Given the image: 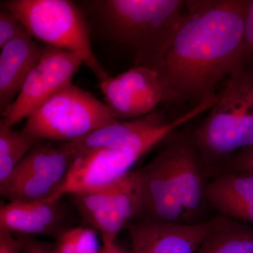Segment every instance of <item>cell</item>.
I'll list each match as a JSON object with an SVG mask.
<instances>
[{
	"label": "cell",
	"mask_w": 253,
	"mask_h": 253,
	"mask_svg": "<svg viewBox=\"0 0 253 253\" xmlns=\"http://www.w3.org/2000/svg\"><path fill=\"white\" fill-rule=\"evenodd\" d=\"M116 122L105 103L71 83L37 107L23 129L41 140L66 142Z\"/></svg>",
	"instance_id": "6"
},
{
	"label": "cell",
	"mask_w": 253,
	"mask_h": 253,
	"mask_svg": "<svg viewBox=\"0 0 253 253\" xmlns=\"http://www.w3.org/2000/svg\"><path fill=\"white\" fill-rule=\"evenodd\" d=\"M249 0L186 1L189 16L151 66L166 103L201 104L242 65Z\"/></svg>",
	"instance_id": "1"
},
{
	"label": "cell",
	"mask_w": 253,
	"mask_h": 253,
	"mask_svg": "<svg viewBox=\"0 0 253 253\" xmlns=\"http://www.w3.org/2000/svg\"><path fill=\"white\" fill-rule=\"evenodd\" d=\"M230 172L249 173L253 174V148L241 151L226 162L207 172L209 179L217 174Z\"/></svg>",
	"instance_id": "19"
},
{
	"label": "cell",
	"mask_w": 253,
	"mask_h": 253,
	"mask_svg": "<svg viewBox=\"0 0 253 253\" xmlns=\"http://www.w3.org/2000/svg\"><path fill=\"white\" fill-rule=\"evenodd\" d=\"M84 65L77 55L45 46L41 59L28 75L14 102L2 115L10 126L26 119L40 105L72 83L75 74Z\"/></svg>",
	"instance_id": "9"
},
{
	"label": "cell",
	"mask_w": 253,
	"mask_h": 253,
	"mask_svg": "<svg viewBox=\"0 0 253 253\" xmlns=\"http://www.w3.org/2000/svg\"><path fill=\"white\" fill-rule=\"evenodd\" d=\"M64 197L49 201H18L1 204L0 230L13 234L42 236L56 240L75 226L78 214Z\"/></svg>",
	"instance_id": "12"
},
{
	"label": "cell",
	"mask_w": 253,
	"mask_h": 253,
	"mask_svg": "<svg viewBox=\"0 0 253 253\" xmlns=\"http://www.w3.org/2000/svg\"><path fill=\"white\" fill-rule=\"evenodd\" d=\"M101 249L94 229L75 226L55 240L53 253H99Z\"/></svg>",
	"instance_id": "18"
},
{
	"label": "cell",
	"mask_w": 253,
	"mask_h": 253,
	"mask_svg": "<svg viewBox=\"0 0 253 253\" xmlns=\"http://www.w3.org/2000/svg\"><path fill=\"white\" fill-rule=\"evenodd\" d=\"M217 216L196 253H253V226Z\"/></svg>",
	"instance_id": "16"
},
{
	"label": "cell",
	"mask_w": 253,
	"mask_h": 253,
	"mask_svg": "<svg viewBox=\"0 0 253 253\" xmlns=\"http://www.w3.org/2000/svg\"><path fill=\"white\" fill-rule=\"evenodd\" d=\"M217 219L216 215L193 224L132 219L126 227L131 253H196Z\"/></svg>",
	"instance_id": "13"
},
{
	"label": "cell",
	"mask_w": 253,
	"mask_h": 253,
	"mask_svg": "<svg viewBox=\"0 0 253 253\" xmlns=\"http://www.w3.org/2000/svg\"><path fill=\"white\" fill-rule=\"evenodd\" d=\"M115 246H116V245H115ZM114 246H113L112 249H106V248L103 247L99 253H112Z\"/></svg>",
	"instance_id": "24"
},
{
	"label": "cell",
	"mask_w": 253,
	"mask_h": 253,
	"mask_svg": "<svg viewBox=\"0 0 253 253\" xmlns=\"http://www.w3.org/2000/svg\"><path fill=\"white\" fill-rule=\"evenodd\" d=\"M90 35L132 56L134 66L151 68L189 13L183 0L77 1ZM98 37V38H99Z\"/></svg>",
	"instance_id": "3"
},
{
	"label": "cell",
	"mask_w": 253,
	"mask_h": 253,
	"mask_svg": "<svg viewBox=\"0 0 253 253\" xmlns=\"http://www.w3.org/2000/svg\"><path fill=\"white\" fill-rule=\"evenodd\" d=\"M21 245L22 253H53L54 243L45 242L36 236L14 234Z\"/></svg>",
	"instance_id": "22"
},
{
	"label": "cell",
	"mask_w": 253,
	"mask_h": 253,
	"mask_svg": "<svg viewBox=\"0 0 253 253\" xmlns=\"http://www.w3.org/2000/svg\"><path fill=\"white\" fill-rule=\"evenodd\" d=\"M4 119L0 121V184L41 139L23 130L14 129Z\"/></svg>",
	"instance_id": "17"
},
{
	"label": "cell",
	"mask_w": 253,
	"mask_h": 253,
	"mask_svg": "<svg viewBox=\"0 0 253 253\" xmlns=\"http://www.w3.org/2000/svg\"><path fill=\"white\" fill-rule=\"evenodd\" d=\"M0 253H22L21 243L12 233L0 230Z\"/></svg>",
	"instance_id": "23"
},
{
	"label": "cell",
	"mask_w": 253,
	"mask_h": 253,
	"mask_svg": "<svg viewBox=\"0 0 253 253\" xmlns=\"http://www.w3.org/2000/svg\"><path fill=\"white\" fill-rule=\"evenodd\" d=\"M1 6L16 15L36 41L77 55L99 83L109 77L94 54L87 21L76 1L7 0Z\"/></svg>",
	"instance_id": "5"
},
{
	"label": "cell",
	"mask_w": 253,
	"mask_h": 253,
	"mask_svg": "<svg viewBox=\"0 0 253 253\" xmlns=\"http://www.w3.org/2000/svg\"><path fill=\"white\" fill-rule=\"evenodd\" d=\"M253 63V0H249L245 18L242 66L249 68Z\"/></svg>",
	"instance_id": "21"
},
{
	"label": "cell",
	"mask_w": 253,
	"mask_h": 253,
	"mask_svg": "<svg viewBox=\"0 0 253 253\" xmlns=\"http://www.w3.org/2000/svg\"><path fill=\"white\" fill-rule=\"evenodd\" d=\"M44 46L37 42L26 29L1 48L0 112L2 116L14 102L28 75L36 66Z\"/></svg>",
	"instance_id": "14"
},
{
	"label": "cell",
	"mask_w": 253,
	"mask_h": 253,
	"mask_svg": "<svg viewBox=\"0 0 253 253\" xmlns=\"http://www.w3.org/2000/svg\"><path fill=\"white\" fill-rule=\"evenodd\" d=\"M218 94L191 134L206 172L253 148V70L238 66Z\"/></svg>",
	"instance_id": "4"
},
{
	"label": "cell",
	"mask_w": 253,
	"mask_h": 253,
	"mask_svg": "<svg viewBox=\"0 0 253 253\" xmlns=\"http://www.w3.org/2000/svg\"><path fill=\"white\" fill-rule=\"evenodd\" d=\"M26 28L16 15L1 6L0 9V49L12 41Z\"/></svg>",
	"instance_id": "20"
},
{
	"label": "cell",
	"mask_w": 253,
	"mask_h": 253,
	"mask_svg": "<svg viewBox=\"0 0 253 253\" xmlns=\"http://www.w3.org/2000/svg\"><path fill=\"white\" fill-rule=\"evenodd\" d=\"M112 253H126L124 251H123L122 250L120 249L117 246H114V249H113Z\"/></svg>",
	"instance_id": "25"
},
{
	"label": "cell",
	"mask_w": 253,
	"mask_h": 253,
	"mask_svg": "<svg viewBox=\"0 0 253 253\" xmlns=\"http://www.w3.org/2000/svg\"><path fill=\"white\" fill-rule=\"evenodd\" d=\"M105 104L114 119L127 121L142 117L166 103L158 73L146 66H134L116 76L100 82Z\"/></svg>",
	"instance_id": "10"
},
{
	"label": "cell",
	"mask_w": 253,
	"mask_h": 253,
	"mask_svg": "<svg viewBox=\"0 0 253 253\" xmlns=\"http://www.w3.org/2000/svg\"><path fill=\"white\" fill-rule=\"evenodd\" d=\"M70 204L86 225L99 232L103 247L112 249L120 231L136 216V170L102 189L68 195Z\"/></svg>",
	"instance_id": "8"
},
{
	"label": "cell",
	"mask_w": 253,
	"mask_h": 253,
	"mask_svg": "<svg viewBox=\"0 0 253 253\" xmlns=\"http://www.w3.org/2000/svg\"><path fill=\"white\" fill-rule=\"evenodd\" d=\"M76 154L72 141H40L0 184V194L9 202L49 199L67 179Z\"/></svg>",
	"instance_id": "7"
},
{
	"label": "cell",
	"mask_w": 253,
	"mask_h": 253,
	"mask_svg": "<svg viewBox=\"0 0 253 253\" xmlns=\"http://www.w3.org/2000/svg\"><path fill=\"white\" fill-rule=\"evenodd\" d=\"M209 208L217 215L253 226V174L230 172L209 179Z\"/></svg>",
	"instance_id": "15"
},
{
	"label": "cell",
	"mask_w": 253,
	"mask_h": 253,
	"mask_svg": "<svg viewBox=\"0 0 253 253\" xmlns=\"http://www.w3.org/2000/svg\"><path fill=\"white\" fill-rule=\"evenodd\" d=\"M76 154L66 181L49 201L68 195L102 189L114 184L126 174L140 158L116 150L84 149L72 141Z\"/></svg>",
	"instance_id": "11"
},
{
	"label": "cell",
	"mask_w": 253,
	"mask_h": 253,
	"mask_svg": "<svg viewBox=\"0 0 253 253\" xmlns=\"http://www.w3.org/2000/svg\"><path fill=\"white\" fill-rule=\"evenodd\" d=\"M136 172L138 206L133 219L182 224L208 219L209 179L191 135L176 131Z\"/></svg>",
	"instance_id": "2"
}]
</instances>
